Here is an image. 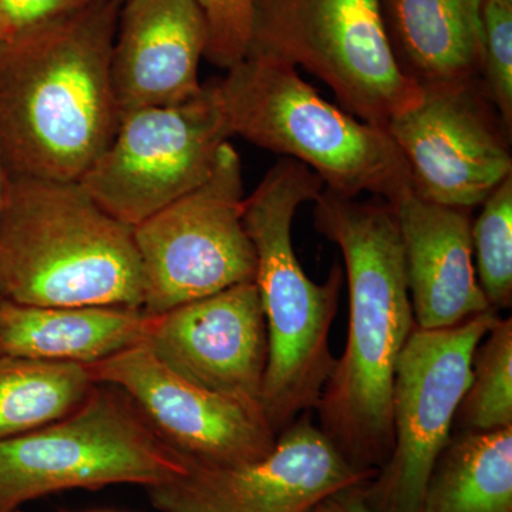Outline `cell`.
<instances>
[{"instance_id":"1","label":"cell","mask_w":512,"mask_h":512,"mask_svg":"<svg viewBox=\"0 0 512 512\" xmlns=\"http://www.w3.org/2000/svg\"><path fill=\"white\" fill-rule=\"evenodd\" d=\"M316 231L338 245L349 284V328L315 410L319 429L350 466L379 471L393 451L394 372L413 332L402 239L389 202L359 201L325 188Z\"/></svg>"},{"instance_id":"2","label":"cell","mask_w":512,"mask_h":512,"mask_svg":"<svg viewBox=\"0 0 512 512\" xmlns=\"http://www.w3.org/2000/svg\"><path fill=\"white\" fill-rule=\"evenodd\" d=\"M121 0L0 40V156L13 178L77 183L119 126L111 53Z\"/></svg>"},{"instance_id":"3","label":"cell","mask_w":512,"mask_h":512,"mask_svg":"<svg viewBox=\"0 0 512 512\" xmlns=\"http://www.w3.org/2000/svg\"><path fill=\"white\" fill-rule=\"evenodd\" d=\"M323 190L311 168L284 157L244 202L242 220L255 251V284L268 333L261 402L276 434L315 410L336 365L329 333L345 272L335 262L328 279L316 284L303 272L292 244L296 210Z\"/></svg>"},{"instance_id":"4","label":"cell","mask_w":512,"mask_h":512,"mask_svg":"<svg viewBox=\"0 0 512 512\" xmlns=\"http://www.w3.org/2000/svg\"><path fill=\"white\" fill-rule=\"evenodd\" d=\"M0 298L143 309L133 228L111 217L79 183L12 178L0 217Z\"/></svg>"},{"instance_id":"5","label":"cell","mask_w":512,"mask_h":512,"mask_svg":"<svg viewBox=\"0 0 512 512\" xmlns=\"http://www.w3.org/2000/svg\"><path fill=\"white\" fill-rule=\"evenodd\" d=\"M215 84L232 136L305 164L328 190L393 202L412 188L386 128L323 99L293 64L249 53Z\"/></svg>"},{"instance_id":"6","label":"cell","mask_w":512,"mask_h":512,"mask_svg":"<svg viewBox=\"0 0 512 512\" xmlns=\"http://www.w3.org/2000/svg\"><path fill=\"white\" fill-rule=\"evenodd\" d=\"M187 470L188 457L157 433L126 394L96 384L62 419L0 441V512L74 488L134 484L148 490Z\"/></svg>"},{"instance_id":"7","label":"cell","mask_w":512,"mask_h":512,"mask_svg":"<svg viewBox=\"0 0 512 512\" xmlns=\"http://www.w3.org/2000/svg\"><path fill=\"white\" fill-rule=\"evenodd\" d=\"M249 53L302 66L373 126L386 128L423 99L394 55L383 0H255Z\"/></svg>"},{"instance_id":"8","label":"cell","mask_w":512,"mask_h":512,"mask_svg":"<svg viewBox=\"0 0 512 512\" xmlns=\"http://www.w3.org/2000/svg\"><path fill=\"white\" fill-rule=\"evenodd\" d=\"M244 202L241 158L227 141L204 183L133 228L144 312L161 315L255 281Z\"/></svg>"},{"instance_id":"9","label":"cell","mask_w":512,"mask_h":512,"mask_svg":"<svg viewBox=\"0 0 512 512\" xmlns=\"http://www.w3.org/2000/svg\"><path fill=\"white\" fill-rule=\"evenodd\" d=\"M229 137L217 84H202L184 103L121 114L109 147L77 183L134 228L204 183Z\"/></svg>"},{"instance_id":"10","label":"cell","mask_w":512,"mask_h":512,"mask_svg":"<svg viewBox=\"0 0 512 512\" xmlns=\"http://www.w3.org/2000/svg\"><path fill=\"white\" fill-rule=\"evenodd\" d=\"M497 319V311H488L451 328L414 326L394 372L393 451L363 488L376 512H420L470 386L474 350Z\"/></svg>"},{"instance_id":"11","label":"cell","mask_w":512,"mask_h":512,"mask_svg":"<svg viewBox=\"0 0 512 512\" xmlns=\"http://www.w3.org/2000/svg\"><path fill=\"white\" fill-rule=\"evenodd\" d=\"M487 100L481 82L426 87L419 104L387 124L414 194L473 211L512 174L511 134Z\"/></svg>"},{"instance_id":"12","label":"cell","mask_w":512,"mask_h":512,"mask_svg":"<svg viewBox=\"0 0 512 512\" xmlns=\"http://www.w3.org/2000/svg\"><path fill=\"white\" fill-rule=\"evenodd\" d=\"M376 474L350 466L308 412L278 434L274 451L261 460L212 466L188 457L183 477L147 491L160 512H309Z\"/></svg>"},{"instance_id":"13","label":"cell","mask_w":512,"mask_h":512,"mask_svg":"<svg viewBox=\"0 0 512 512\" xmlns=\"http://www.w3.org/2000/svg\"><path fill=\"white\" fill-rule=\"evenodd\" d=\"M96 384L126 394L175 450L204 464L238 466L269 456L278 434L261 404L210 392L168 369L144 343L86 365Z\"/></svg>"},{"instance_id":"14","label":"cell","mask_w":512,"mask_h":512,"mask_svg":"<svg viewBox=\"0 0 512 512\" xmlns=\"http://www.w3.org/2000/svg\"><path fill=\"white\" fill-rule=\"evenodd\" d=\"M153 316L144 345L168 369L202 389L262 406L268 333L255 281Z\"/></svg>"},{"instance_id":"15","label":"cell","mask_w":512,"mask_h":512,"mask_svg":"<svg viewBox=\"0 0 512 512\" xmlns=\"http://www.w3.org/2000/svg\"><path fill=\"white\" fill-rule=\"evenodd\" d=\"M205 49L207 25L195 0L123 2L111 53V83L120 116L197 96Z\"/></svg>"},{"instance_id":"16","label":"cell","mask_w":512,"mask_h":512,"mask_svg":"<svg viewBox=\"0 0 512 512\" xmlns=\"http://www.w3.org/2000/svg\"><path fill=\"white\" fill-rule=\"evenodd\" d=\"M389 204L399 225L417 328H451L494 311L473 264L471 211L423 200L412 188Z\"/></svg>"},{"instance_id":"17","label":"cell","mask_w":512,"mask_h":512,"mask_svg":"<svg viewBox=\"0 0 512 512\" xmlns=\"http://www.w3.org/2000/svg\"><path fill=\"white\" fill-rule=\"evenodd\" d=\"M153 319L126 306H32L0 298V355L92 365L146 342Z\"/></svg>"},{"instance_id":"18","label":"cell","mask_w":512,"mask_h":512,"mask_svg":"<svg viewBox=\"0 0 512 512\" xmlns=\"http://www.w3.org/2000/svg\"><path fill=\"white\" fill-rule=\"evenodd\" d=\"M484 0H383L384 20L403 72L426 87L481 82Z\"/></svg>"},{"instance_id":"19","label":"cell","mask_w":512,"mask_h":512,"mask_svg":"<svg viewBox=\"0 0 512 512\" xmlns=\"http://www.w3.org/2000/svg\"><path fill=\"white\" fill-rule=\"evenodd\" d=\"M420 512H512V426L453 434L431 470Z\"/></svg>"},{"instance_id":"20","label":"cell","mask_w":512,"mask_h":512,"mask_svg":"<svg viewBox=\"0 0 512 512\" xmlns=\"http://www.w3.org/2000/svg\"><path fill=\"white\" fill-rule=\"evenodd\" d=\"M94 387L86 365L0 355V441L62 419Z\"/></svg>"},{"instance_id":"21","label":"cell","mask_w":512,"mask_h":512,"mask_svg":"<svg viewBox=\"0 0 512 512\" xmlns=\"http://www.w3.org/2000/svg\"><path fill=\"white\" fill-rule=\"evenodd\" d=\"M461 431H494L512 426V319L495 320L471 362V382L458 407Z\"/></svg>"},{"instance_id":"22","label":"cell","mask_w":512,"mask_h":512,"mask_svg":"<svg viewBox=\"0 0 512 512\" xmlns=\"http://www.w3.org/2000/svg\"><path fill=\"white\" fill-rule=\"evenodd\" d=\"M471 225L477 279L494 311L512 305V174L483 201Z\"/></svg>"},{"instance_id":"23","label":"cell","mask_w":512,"mask_h":512,"mask_svg":"<svg viewBox=\"0 0 512 512\" xmlns=\"http://www.w3.org/2000/svg\"><path fill=\"white\" fill-rule=\"evenodd\" d=\"M483 25L484 92L494 104L505 130L512 131V6L484 0Z\"/></svg>"},{"instance_id":"24","label":"cell","mask_w":512,"mask_h":512,"mask_svg":"<svg viewBox=\"0 0 512 512\" xmlns=\"http://www.w3.org/2000/svg\"><path fill=\"white\" fill-rule=\"evenodd\" d=\"M207 25L205 56L231 69L248 56L254 28L255 0H195Z\"/></svg>"},{"instance_id":"25","label":"cell","mask_w":512,"mask_h":512,"mask_svg":"<svg viewBox=\"0 0 512 512\" xmlns=\"http://www.w3.org/2000/svg\"><path fill=\"white\" fill-rule=\"evenodd\" d=\"M89 0H0V40L12 39L74 12Z\"/></svg>"},{"instance_id":"26","label":"cell","mask_w":512,"mask_h":512,"mask_svg":"<svg viewBox=\"0 0 512 512\" xmlns=\"http://www.w3.org/2000/svg\"><path fill=\"white\" fill-rule=\"evenodd\" d=\"M365 484L336 491L322 498L309 512H376L366 501Z\"/></svg>"},{"instance_id":"27","label":"cell","mask_w":512,"mask_h":512,"mask_svg":"<svg viewBox=\"0 0 512 512\" xmlns=\"http://www.w3.org/2000/svg\"><path fill=\"white\" fill-rule=\"evenodd\" d=\"M10 185H12V178H10L5 161H3L2 156H0V217H2L6 204H8Z\"/></svg>"},{"instance_id":"28","label":"cell","mask_w":512,"mask_h":512,"mask_svg":"<svg viewBox=\"0 0 512 512\" xmlns=\"http://www.w3.org/2000/svg\"><path fill=\"white\" fill-rule=\"evenodd\" d=\"M497 2L504 3V5L512 6V0H497Z\"/></svg>"},{"instance_id":"29","label":"cell","mask_w":512,"mask_h":512,"mask_svg":"<svg viewBox=\"0 0 512 512\" xmlns=\"http://www.w3.org/2000/svg\"><path fill=\"white\" fill-rule=\"evenodd\" d=\"M92 512H114V511H92Z\"/></svg>"},{"instance_id":"30","label":"cell","mask_w":512,"mask_h":512,"mask_svg":"<svg viewBox=\"0 0 512 512\" xmlns=\"http://www.w3.org/2000/svg\"><path fill=\"white\" fill-rule=\"evenodd\" d=\"M121 2H126V0H121Z\"/></svg>"}]
</instances>
